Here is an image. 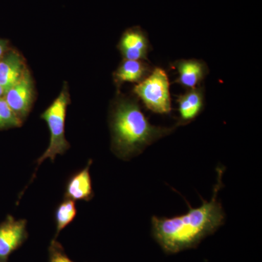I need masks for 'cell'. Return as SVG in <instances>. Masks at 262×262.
<instances>
[{
  "instance_id": "obj_15",
  "label": "cell",
  "mask_w": 262,
  "mask_h": 262,
  "mask_svg": "<svg viewBox=\"0 0 262 262\" xmlns=\"http://www.w3.org/2000/svg\"><path fill=\"white\" fill-rule=\"evenodd\" d=\"M48 262H75L66 253L63 246L56 239H53L48 248Z\"/></svg>"
},
{
  "instance_id": "obj_1",
  "label": "cell",
  "mask_w": 262,
  "mask_h": 262,
  "mask_svg": "<svg viewBox=\"0 0 262 262\" xmlns=\"http://www.w3.org/2000/svg\"><path fill=\"white\" fill-rule=\"evenodd\" d=\"M217 182L211 201H203L201 206L193 208L184 215L171 217L153 216L151 234L167 254H175L192 249L208 236L211 235L225 223V213L218 201V194L223 187L224 168L216 169Z\"/></svg>"
},
{
  "instance_id": "obj_8",
  "label": "cell",
  "mask_w": 262,
  "mask_h": 262,
  "mask_svg": "<svg viewBox=\"0 0 262 262\" xmlns=\"http://www.w3.org/2000/svg\"><path fill=\"white\" fill-rule=\"evenodd\" d=\"M119 49L125 59L139 61L146 59L149 42L145 33L140 27L128 29L122 35Z\"/></svg>"
},
{
  "instance_id": "obj_5",
  "label": "cell",
  "mask_w": 262,
  "mask_h": 262,
  "mask_svg": "<svg viewBox=\"0 0 262 262\" xmlns=\"http://www.w3.org/2000/svg\"><path fill=\"white\" fill-rule=\"evenodd\" d=\"M27 220H15L11 215L0 223V262H8L10 255L27 241Z\"/></svg>"
},
{
  "instance_id": "obj_11",
  "label": "cell",
  "mask_w": 262,
  "mask_h": 262,
  "mask_svg": "<svg viewBox=\"0 0 262 262\" xmlns=\"http://www.w3.org/2000/svg\"><path fill=\"white\" fill-rule=\"evenodd\" d=\"M180 120L179 125L189 123L201 113L203 106V94L201 89H190L178 99Z\"/></svg>"
},
{
  "instance_id": "obj_17",
  "label": "cell",
  "mask_w": 262,
  "mask_h": 262,
  "mask_svg": "<svg viewBox=\"0 0 262 262\" xmlns=\"http://www.w3.org/2000/svg\"><path fill=\"white\" fill-rule=\"evenodd\" d=\"M5 94V91L3 89V88L0 86V97H3V96H4Z\"/></svg>"
},
{
  "instance_id": "obj_16",
  "label": "cell",
  "mask_w": 262,
  "mask_h": 262,
  "mask_svg": "<svg viewBox=\"0 0 262 262\" xmlns=\"http://www.w3.org/2000/svg\"><path fill=\"white\" fill-rule=\"evenodd\" d=\"M7 42L6 41L0 39V60L5 56V51H6Z\"/></svg>"
},
{
  "instance_id": "obj_9",
  "label": "cell",
  "mask_w": 262,
  "mask_h": 262,
  "mask_svg": "<svg viewBox=\"0 0 262 262\" xmlns=\"http://www.w3.org/2000/svg\"><path fill=\"white\" fill-rule=\"evenodd\" d=\"M25 70L23 59L16 52L3 56L0 60V86L5 93L20 80Z\"/></svg>"
},
{
  "instance_id": "obj_4",
  "label": "cell",
  "mask_w": 262,
  "mask_h": 262,
  "mask_svg": "<svg viewBox=\"0 0 262 262\" xmlns=\"http://www.w3.org/2000/svg\"><path fill=\"white\" fill-rule=\"evenodd\" d=\"M134 92L153 113L168 114L171 110L169 80L163 69H155L136 86Z\"/></svg>"
},
{
  "instance_id": "obj_10",
  "label": "cell",
  "mask_w": 262,
  "mask_h": 262,
  "mask_svg": "<svg viewBox=\"0 0 262 262\" xmlns=\"http://www.w3.org/2000/svg\"><path fill=\"white\" fill-rule=\"evenodd\" d=\"M179 77L178 82L189 89H195L207 73L206 63L198 60H182L176 63Z\"/></svg>"
},
{
  "instance_id": "obj_6",
  "label": "cell",
  "mask_w": 262,
  "mask_h": 262,
  "mask_svg": "<svg viewBox=\"0 0 262 262\" xmlns=\"http://www.w3.org/2000/svg\"><path fill=\"white\" fill-rule=\"evenodd\" d=\"M3 97L13 113L23 122L30 112L34 98V85L30 72L26 70L20 80L5 93Z\"/></svg>"
},
{
  "instance_id": "obj_2",
  "label": "cell",
  "mask_w": 262,
  "mask_h": 262,
  "mask_svg": "<svg viewBox=\"0 0 262 262\" xmlns=\"http://www.w3.org/2000/svg\"><path fill=\"white\" fill-rule=\"evenodd\" d=\"M112 150L117 158L129 160L141 154L148 146L171 134L176 128L155 126L135 101L120 98L110 115Z\"/></svg>"
},
{
  "instance_id": "obj_3",
  "label": "cell",
  "mask_w": 262,
  "mask_h": 262,
  "mask_svg": "<svg viewBox=\"0 0 262 262\" xmlns=\"http://www.w3.org/2000/svg\"><path fill=\"white\" fill-rule=\"evenodd\" d=\"M69 103L70 96L67 88L64 87L62 90L61 94L52 103L51 106L41 115V118L47 123L51 136L47 149L37 160V167L31 179L30 184L35 178L36 172L39 165L45 160L50 159L52 163H53L57 155L64 154L70 148V143L67 140L65 136L66 117Z\"/></svg>"
},
{
  "instance_id": "obj_7",
  "label": "cell",
  "mask_w": 262,
  "mask_h": 262,
  "mask_svg": "<svg viewBox=\"0 0 262 262\" xmlns=\"http://www.w3.org/2000/svg\"><path fill=\"white\" fill-rule=\"evenodd\" d=\"M92 162V160H90L84 168L71 176L66 184L64 198L74 201L86 202L94 198L92 179L90 173Z\"/></svg>"
},
{
  "instance_id": "obj_13",
  "label": "cell",
  "mask_w": 262,
  "mask_h": 262,
  "mask_svg": "<svg viewBox=\"0 0 262 262\" xmlns=\"http://www.w3.org/2000/svg\"><path fill=\"white\" fill-rule=\"evenodd\" d=\"M77 209L75 201L64 198L56 207L54 219L56 222V235L53 239H57L63 229L70 225L77 216Z\"/></svg>"
},
{
  "instance_id": "obj_14",
  "label": "cell",
  "mask_w": 262,
  "mask_h": 262,
  "mask_svg": "<svg viewBox=\"0 0 262 262\" xmlns=\"http://www.w3.org/2000/svg\"><path fill=\"white\" fill-rule=\"evenodd\" d=\"M22 122L8 106L4 97H0V129L20 127Z\"/></svg>"
},
{
  "instance_id": "obj_12",
  "label": "cell",
  "mask_w": 262,
  "mask_h": 262,
  "mask_svg": "<svg viewBox=\"0 0 262 262\" xmlns=\"http://www.w3.org/2000/svg\"><path fill=\"white\" fill-rule=\"evenodd\" d=\"M149 67L143 61L127 60L122 62L115 72V78L122 82H141L149 75Z\"/></svg>"
}]
</instances>
